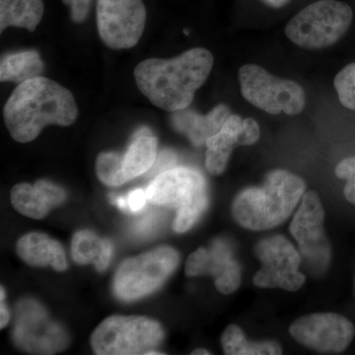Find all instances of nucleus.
Segmentation results:
<instances>
[{
    "label": "nucleus",
    "instance_id": "1",
    "mask_svg": "<svg viewBox=\"0 0 355 355\" xmlns=\"http://www.w3.org/2000/svg\"><path fill=\"white\" fill-rule=\"evenodd\" d=\"M214 64V55L209 50L193 48L170 60H144L133 74L140 92L154 106L173 113L190 107L196 92L209 78Z\"/></svg>",
    "mask_w": 355,
    "mask_h": 355
},
{
    "label": "nucleus",
    "instance_id": "2",
    "mask_svg": "<svg viewBox=\"0 0 355 355\" xmlns=\"http://www.w3.org/2000/svg\"><path fill=\"white\" fill-rule=\"evenodd\" d=\"M4 123L11 137L27 144L49 125L67 127L78 116L69 89L44 76L18 84L3 109Z\"/></svg>",
    "mask_w": 355,
    "mask_h": 355
},
{
    "label": "nucleus",
    "instance_id": "3",
    "mask_svg": "<svg viewBox=\"0 0 355 355\" xmlns=\"http://www.w3.org/2000/svg\"><path fill=\"white\" fill-rule=\"evenodd\" d=\"M305 190L300 177L286 170H275L266 175L261 187L245 189L236 196L232 216L249 230H270L291 216Z\"/></svg>",
    "mask_w": 355,
    "mask_h": 355
},
{
    "label": "nucleus",
    "instance_id": "4",
    "mask_svg": "<svg viewBox=\"0 0 355 355\" xmlns=\"http://www.w3.org/2000/svg\"><path fill=\"white\" fill-rule=\"evenodd\" d=\"M146 196L153 205L177 210L173 227L178 233L190 230L209 205L205 177L188 167L170 168L154 177Z\"/></svg>",
    "mask_w": 355,
    "mask_h": 355
},
{
    "label": "nucleus",
    "instance_id": "5",
    "mask_svg": "<svg viewBox=\"0 0 355 355\" xmlns=\"http://www.w3.org/2000/svg\"><path fill=\"white\" fill-rule=\"evenodd\" d=\"M352 7L338 0H318L296 14L286 27L287 38L307 50L329 48L347 34Z\"/></svg>",
    "mask_w": 355,
    "mask_h": 355
},
{
    "label": "nucleus",
    "instance_id": "6",
    "mask_svg": "<svg viewBox=\"0 0 355 355\" xmlns=\"http://www.w3.org/2000/svg\"><path fill=\"white\" fill-rule=\"evenodd\" d=\"M164 338L158 322L146 317L112 316L102 322L91 336L96 354H146Z\"/></svg>",
    "mask_w": 355,
    "mask_h": 355
},
{
    "label": "nucleus",
    "instance_id": "7",
    "mask_svg": "<svg viewBox=\"0 0 355 355\" xmlns=\"http://www.w3.org/2000/svg\"><path fill=\"white\" fill-rule=\"evenodd\" d=\"M238 77L243 97L266 113L295 116L305 108L304 89L295 81L272 76L257 64L243 65Z\"/></svg>",
    "mask_w": 355,
    "mask_h": 355
},
{
    "label": "nucleus",
    "instance_id": "8",
    "mask_svg": "<svg viewBox=\"0 0 355 355\" xmlns=\"http://www.w3.org/2000/svg\"><path fill=\"white\" fill-rule=\"evenodd\" d=\"M180 256L171 247H159L123 261L114 280L116 297L133 301L153 293L179 266Z\"/></svg>",
    "mask_w": 355,
    "mask_h": 355
},
{
    "label": "nucleus",
    "instance_id": "9",
    "mask_svg": "<svg viewBox=\"0 0 355 355\" xmlns=\"http://www.w3.org/2000/svg\"><path fill=\"white\" fill-rule=\"evenodd\" d=\"M324 209L316 191H305L291 223V235L311 273L326 272L331 258V245L324 231Z\"/></svg>",
    "mask_w": 355,
    "mask_h": 355
},
{
    "label": "nucleus",
    "instance_id": "10",
    "mask_svg": "<svg viewBox=\"0 0 355 355\" xmlns=\"http://www.w3.org/2000/svg\"><path fill=\"white\" fill-rule=\"evenodd\" d=\"M254 253L261 263L253 279L254 286L293 292L305 284V275L299 270L302 257L284 236L261 240L254 248Z\"/></svg>",
    "mask_w": 355,
    "mask_h": 355
},
{
    "label": "nucleus",
    "instance_id": "11",
    "mask_svg": "<svg viewBox=\"0 0 355 355\" xmlns=\"http://www.w3.org/2000/svg\"><path fill=\"white\" fill-rule=\"evenodd\" d=\"M144 0H97L96 21L100 38L113 50L133 48L146 28Z\"/></svg>",
    "mask_w": 355,
    "mask_h": 355
},
{
    "label": "nucleus",
    "instance_id": "12",
    "mask_svg": "<svg viewBox=\"0 0 355 355\" xmlns=\"http://www.w3.org/2000/svg\"><path fill=\"white\" fill-rule=\"evenodd\" d=\"M289 333L307 349L321 354H340L354 340L355 327L336 313H314L296 319Z\"/></svg>",
    "mask_w": 355,
    "mask_h": 355
},
{
    "label": "nucleus",
    "instance_id": "13",
    "mask_svg": "<svg viewBox=\"0 0 355 355\" xmlns=\"http://www.w3.org/2000/svg\"><path fill=\"white\" fill-rule=\"evenodd\" d=\"M261 137L260 125L254 119H242L231 114L223 127L207 144L205 167L214 176L225 171L229 158L236 146H253Z\"/></svg>",
    "mask_w": 355,
    "mask_h": 355
},
{
    "label": "nucleus",
    "instance_id": "14",
    "mask_svg": "<svg viewBox=\"0 0 355 355\" xmlns=\"http://www.w3.org/2000/svg\"><path fill=\"white\" fill-rule=\"evenodd\" d=\"M230 114V109L225 104L217 105L205 116L187 108L173 112L171 123L173 128L186 135L193 146H202L221 130Z\"/></svg>",
    "mask_w": 355,
    "mask_h": 355
},
{
    "label": "nucleus",
    "instance_id": "15",
    "mask_svg": "<svg viewBox=\"0 0 355 355\" xmlns=\"http://www.w3.org/2000/svg\"><path fill=\"white\" fill-rule=\"evenodd\" d=\"M17 253L30 266H51L58 272H64L67 268L64 248L43 233L33 232L23 236L18 241Z\"/></svg>",
    "mask_w": 355,
    "mask_h": 355
},
{
    "label": "nucleus",
    "instance_id": "16",
    "mask_svg": "<svg viewBox=\"0 0 355 355\" xmlns=\"http://www.w3.org/2000/svg\"><path fill=\"white\" fill-rule=\"evenodd\" d=\"M157 159V139L148 128H140L133 135L123 156V169L128 181L148 172Z\"/></svg>",
    "mask_w": 355,
    "mask_h": 355
},
{
    "label": "nucleus",
    "instance_id": "17",
    "mask_svg": "<svg viewBox=\"0 0 355 355\" xmlns=\"http://www.w3.org/2000/svg\"><path fill=\"white\" fill-rule=\"evenodd\" d=\"M44 12L43 0H0V31L17 27L34 32Z\"/></svg>",
    "mask_w": 355,
    "mask_h": 355
},
{
    "label": "nucleus",
    "instance_id": "18",
    "mask_svg": "<svg viewBox=\"0 0 355 355\" xmlns=\"http://www.w3.org/2000/svg\"><path fill=\"white\" fill-rule=\"evenodd\" d=\"M44 64L36 51L7 53L0 62V80L21 84L42 76Z\"/></svg>",
    "mask_w": 355,
    "mask_h": 355
},
{
    "label": "nucleus",
    "instance_id": "19",
    "mask_svg": "<svg viewBox=\"0 0 355 355\" xmlns=\"http://www.w3.org/2000/svg\"><path fill=\"white\" fill-rule=\"evenodd\" d=\"M222 349L228 355H275L282 354V347L273 340L248 342L244 331L236 324H230L221 336Z\"/></svg>",
    "mask_w": 355,
    "mask_h": 355
},
{
    "label": "nucleus",
    "instance_id": "20",
    "mask_svg": "<svg viewBox=\"0 0 355 355\" xmlns=\"http://www.w3.org/2000/svg\"><path fill=\"white\" fill-rule=\"evenodd\" d=\"M11 202L14 209L23 216L43 219L51 209V205L36 187L30 184H18L11 191Z\"/></svg>",
    "mask_w": 355,
    "mask_h": 355
},
{
    "label": "nucleus",
    "instance_id": "21",
    "mask_svg": "<svg viewBox=\"0 0 355 355\" xmlns=\"http://www.w3.org/2000/svg\"><path fill=\"white\" fill-rule=\"evenodd\" d=\"M96 172L106 186L119 187L128 182L123 169V157L114 153H103L96 161Z\"/></svg>",
    "mask_w": 355,
    "mask_h": 355
},
{
    "label": "nucleus",
    "instance_id": "22",
    "mask_svg": "<svg viewBox=\"0 0 355 355\" xmlns=\"http://www.w3.org/2000/svg\"><path fill=\"white\" fill-rule=\"evenodd\" d=\"M102 240L91 231H79L73 236L71 243V254L78 265L94 263L101 251Z\"/></svg>",
    "mask_w": 355,
    "mask_h": 355
},
{
    "label": "nucleus",
    "instance_id": "23",
    "mask_svg": "<svg viewBox=\"0 0 355 355\" xmlns=\"http://www.w3.org/2000/svg\"><path fill=\"white\" fill-rule=\"evenodd\" d=\"M338 100L345 108L355 111V62L343 67L334 81Z\"/></svg>",
    "mask_w": 355,
    "mask_h": 355
},
{
    "label": "nucleus",
    "instance_id": "24",
    "mask_svg": "<svg viewBox=\"0 0 355 355\" xmlns=\"http://www.w3.org/2000/svg\"><path fill=\"white\" fill-rule=\"evenodd\" d=\"M335 173L338 179L347 181L343 193L347 202L355 205V155L343 159L338 163Z\"/></svg>",
    "mask_w": 355,
    "mask_h": 355
},
{
    "label": "nucleus",
    "instance_id": "25",
    "mask_svg": "<svg viewBox=\"0 0 355 355\" xmlns=\"http://www.w3.org/2000/svg\"><path fill=\"white\" fill-rule=\"evenodd\" d=\"M241 282V266L235 261L220 277H216V286L220 293L228 295L239 288Z\"/></svg>",
    "mask_w": 355,
    "mask_h": 355
},
{
    "label": "nucleus",
    "instance_id": "26",
    "mask_svg": "<svg viewBox=\"0 0 355 355\" xmlns=\"http://www.w3.org/2000/svg\"><path fill=\"white\" fill-rule=\"evenodd\" d=\"M35 187L41 191L42 195L46 198L51 207L60 205L67 198V193H65L64 189L51 183V182L46 181V180H39L35 184Z\"/></svg>",
    "mask_w": 355,
    "mask_h": 355
},
{
    "label": "nucleus",
    "instance_id": "27",
    "mask_svg": "<svg viewBox=\"0 0 355 355\" xmlns=\"http://www.w3.org/2000/svg\"><path fill=\"white\" fill-rule=\"evenodd\" d=\"M207 260H209V250L200 248L197 251L190 254L186 263V275L188 277H198L205 275Z\"/></svg>",
    "mask_w": 355,
    "mask_h": 355
},
{
    "label": "nucleus",
    "instance_id": "28",
    "mask_svg": "<svg viewBox=\"0 0 355 355\" xmlns=\"http://www.w3.org/2000/svg\"><path fill=\"white\" fill-rule=\"evenodd\" d=\"M93 0H62L69 7L70 18L74 23H83L87 19Z\"/></svg>",
    "mask_w": 355,
    "mask_h": 355
},
{
    "label": "nucleus",
    "instance_id": "29",
    "mask_svg": "<svg viewBox=\"0 0 355 355\" xmlns=\"http://www.w3.org/2000/svg\"><path fill=\"white\" fill-rule=\"evenodd\" d=\"M114 247L111 241L109 240H102V248L99 254H98L97 259H96L94 263L96 270L98 272H103L108 268L110 261L112 260L113 257Z\"/></svg>",
    "mask_w": 355,
    "mask_h": 355
},
{
    "label": "nucleus",
    "instance_id": "30",
    "mask_svg": "<svg viewBox=\"0 0 355 355\" xmlns=\"http://www.w3.org/2000/svg\"><path fill=\"white\" fill-rule=\"evenodd\" d=\"M128 210L130 212H139L146 207L147 200L146 191L137 189L128 193Z\"/></svg>",
    "mask_w": 355,
    "mask_h": 355
},
{
    "label": "nucleus",
    "instance_id": "31",
    "mask_svg": "<svg viewBox=\"0 0 355 355\" xmlns=\"http://www.w3.org/2000/svg\"><path fill=\"white\" fill-rule=\"evenodd\" d=\"M175 163V155L171 151H163L156 159L153 167L149 171H151V176L156 177L161 173L170 169Z\"/></svg>",
    "mask_w": 355,
    "mask_h": 355
},
{
    "label": "nucleus",
    "instance_id": "32",
    "mask_svg": "<svg viewBox=\"0 0 355 355\" xmlns=\"http://www.w3.org/2000/svg\"><path fill=\"white\" fill-rule=\"evenodd\" d=\"M4 299H6V292L3 287H1L0 289V327L1 329H3L10 320V314L7 310Z\"/></svg>",
    "mask_w": 355,
    "mask_h": 355
},
{
    "label": "nucleus",
    "instance_id": "33",
    "mask_svg": "<svg viewBox=\"0 0 355 355\" xmlns=\"http://www.w3.org/2000/svg\"><path fill=\"white\" fill-rule=\"evenodd\" d=\"M266 6L272 7V8H282L286 6L291 0H261Z\"/></svg>",
    "mask_w": 355,
    "mask_h": 355
},
{
    "label": "nucleus",
    "instance_id": "34",
    "mask_svg": "<svg viewBox=\"0 0 355 355\" xmlns=\"http://www.w3.org/2000/svg\"><path fill=\"white\" fill-rule=\"evenodd\" d=\"M114 203H116V207H120L121 209L128 210V200L125 197H118L113 198Z\"/></svg>",
    "mask_w": 355,
    "mask_h": 355
},
{
    "label": "nucleus",
    "instance_id": "35",
    "mask_svg": "<svg viewBox=\"0 0 355 355\" xmlns=\"http://www.w3.org/2000/svg\"><path fill=\"white\" fill-rule=\"evenodd\" d=\"M209 354H210L209 350L202 349H196V350H193V352H191V355H209Z\"/></svg>",
    "mask_w": 355,
    "mask_h": 355
}]
</instances>
